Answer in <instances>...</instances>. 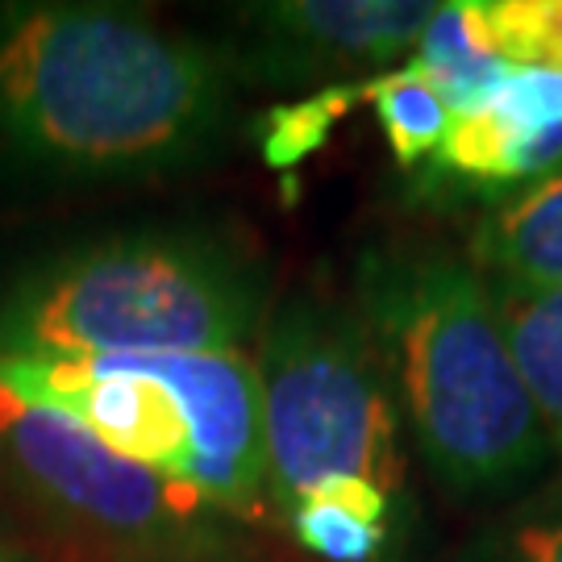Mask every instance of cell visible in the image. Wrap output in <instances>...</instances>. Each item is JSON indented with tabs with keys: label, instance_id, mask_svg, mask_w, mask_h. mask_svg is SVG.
<instances>
[{
	"label": "cell",
	"instance_id": "obj_1",
	"mask_svg": "<svg viewBox=\"0 0 562 562\" xmlns=\"http://www.w3.org/2000/svg\"><path fill=\"white\" fill-rule=\"evenodd\" d=\"M225 117L204 46L104 4L0 9V146L76 176L150 171L201 155Z\"/></svg>",
	"mask_w": 562,
	"mask_h": 562
},
{
	"label": "cell",
	"instance_id": "obj_2",
	"mask_svg": "<svg viewBox=\"0 0 562 562\" xmlns=\"http://www.w3.org/2000/svg\"><path fill=\"white\" fill-rule=\"evenodd\" d=\"M359 322L450 492H508L542 467L550 442L480 267L442 250H367Z\"/></svg>",
	"mask_w": 562,
	"mask_h": 562
},
{
	"label": "cell",
	"instance_id": "obj_3",
	"mask_svg": "<svg viewBox=\"0 0 562 562\" xmlns=\"http://www.w3.org/2000/svg\"><path fill=\"white\" fill-rule=\"evenodd\" d=\"M259 283L192 234H125L42 262L0 304L4 359H117L241 350Z\"/></svg>",
	"mask_w": 562,
	"mask_h": 562
},
{
	"label": "cell",
	"instance_id": "obj_4",
	"mask_svg": "<svg viewBox=\"0 0 562 562\" xmlns=\"http://www.w3.org/2000/svg\"><path fill=\"white\" fill-rule=\"evenodd\" d=\"M267 475L288 508L329 480L396 496L404 480L396 408L375 341L355 313L296 296L271 317L259 359Z\"/></svg>",
	"mask_w": 562,
	"mask_h": 562
},
{
	"label": "cell",
	"instance_id": "obj_5",
	"mask_svg": "<svg viewBox=\"0 0 562 562\" xmlns=\"http://www.w3.org/2000/svg\"><path fill=\"white\" fill-rule=\"evenodd\" d=\"M0 459L50 513L130 550L180 546L201 525L196 487L109 450L76 417L0 380Z\"/></svg>",
	"mask_w": 562,
	"mask_h": 562
},
{
	"label": "cell",
	"instance_id": "obj_6",
	"mask_svg": "<svg viewBox=\"0 0 562 562\" xmlns=\"http://www.w3.org/2000/svg\"><path fill=\"white\" fill-rule=\"evenodd\" d=\"M0 380H9L34 401L63 408L109 450L159 471L167 480L188 483L192 475V429L180 396L138 355H117V359L0 355Z\"/></svg>",
	"mask_w": 562,
	"mask_h": 562
},
{
	"label": "cell",
	"instance_id": "obj_7",
	"mask_svg": "<svg viewBox=\"0 0 562 562\" xmlns=\"http://www.w3.org/2000/svg\"><path fill=\"white\" fill-rule=\"evenodd\" d=\"M183 404L192 429L188 483L213 508L250 513L271 487L262 438L259 367L241 350L209 355H138Z\"/></svg>",
	"mask_w": 562,
	"mask_h": 562
},
{
	"label": "cell",
	"instance_id": "obj_8",
	"mask_svg": "<svg viewBox=\"0 0 562 562\" xmlns=\"http://www.w3.org/2000/svg\"><path fill=\"white\" fill-rule=\"evenodd\" d=\"M438 4L425 0H280L250 9L259 71L276 83L346 76L413 59Z\"/></svg>",
	"mask_w": 562,
	"mask_h": 562
},
{
	"label": "cell",
	"instance_id": "obj_9",
	"mask_svg": "<svg viewBox=\"0 0 562 562\" xmlns=\"http://www.w3.org/2000/svg\"><path fill=\"white\" fill-rule=\"evenodd\" d=\"M434 167L462 183L529 188L562 171V71L513 67L501 92L450 121Z\"/></svg>",
	"mask_w": 562,
	"mask_h": 562
},
{
	"label": "cell",
	"instance_id": "obj_10",
	"mask_svg": "<svg viewBox=\"0 0 562 562\" xmlns=\"http://www.w3.org/2000/svg\"><path fill=\"white\" fill-rule=\"evenodd\" d=\"M475 262L487 280L562 292V171L513 192L480 225Z\"/></svg>",
	"mask_w": 562,
	"mask_h": 562
},
{
	"label": "cell",
	"instance_id": "obj_11",
	"mask_svg": "<svg viewBox=\"0 0 562 562\" xmlns=\"http://www.w3.org/2000/svg\"><path fill=\"white\" fill-rule=\"evenodd\" d=\"M408 67H417L425 80L442 92V101L450 104L454 117L475 113L513 76V63H504V55L492 42L483 0L438 4V13L425 25Z\"/></svg>",
	"mask_w": 562,
	"mask_h": 562
},
{
	"label": "cell",
	"instance_id": "obj_12",
	"mask_svg": "<svg viewBox=\"0 0 562 562\" xmlns=\"http://www.w3.org/2000/svg\"><path fill=\"white\" fill-rule=\"evenodd\" d=\"M492 283L501 308L508 350L517 359L525 392L538 408V422L550 450L562 454V292L521 288V283Z\"/></svg>",
	"mask_w": 562,
	"mask_h": 562
},
{
	"label": "cell",
	"instance_id": "obj_13",
	"mask_svg": "<svg viewBox=\"0 0 562 562\" xmlns=\"http://www.w3.org/2000/svg\"><path fill=\"white\" fill-rule=\"evenodd\" d=\"M292 529L325 562H375L392 529V496L367 480H329L292 504Z\"/></svg>",
	"mask_w": 562,
	"mask_h": 562
},
{
	"label": "cell",
	"instance_id": "obj_14",
	"mask_svg": "<svg viewBox=\"0 0 562 562\" xmlns=\"http://www.w3.org/2000/svg\"><path fill=\"white\" fill-rule=\"evenodd\" d=\"M362 101L375 109L383 138L392 146V159L401 167H417V162L434 159L450 134V121H454L442 92L408 63L401 71L362 80Z\"/></svg>",
	"mask_w": 562,
	"mask_h": 562
},
{
	"label": "cell",
	"instance_id": "obj_15",
	"mask_svg": "<svg viewBox=\"0 0 562 562\" xmlns=\"http://www.w3.org/2000/svg\"><path fill=\"white\" fill-rule=\"evenodd\" d=\"M355 104H362V80L359 83H325L313 97L292 104H276L271 113H262L259 121V150L262 162L276 171H292L301 167L313 150H322L325 138L334 134Z\"/></svg>",
	"mask_w": 562,
	"mask_h": 562
},
{
	"label": "cell",
	"instance_id": "obj_16",
	"mask_svg": "<svg viewBox=\"0 0 562 562\" xmlns=\"http://www.w3.org/2000/svg\"><path fill=\"white\" fill-rule=\"evenodd\" d=\"M483 18L504 63L562 71V0H483Z\"/></svg>",
	"mask_w": 562,
	"mask_h": 562
},
{
	"label": "cell",
	"instance_id": "obj_17",
	"mask_svg": "<svg viewBox=\"0 0 562 562\" xmlns=\"http://www.w3.org/2000/svg\"><path fill=\"white\" fill-rule=\"evenodd\" d=\"M513 562H562V513L525 525L513 538Z\"/></svg>",
	"mask_w": 562,
	"mask_h": 562
},
{
	"label": "cell",
	"instance_id": "obj_18",
	"mask_svg": "<svg viewBox=\"0 0 562 562\" xmlns=\"http://www.w3.org/2000/svg\"><path fill=\"white\" fill-rule=\"evenodd\" d=\"M0 562H13V554H9V550H4V546H0Z\"/></svg>",
	"mask_w": 562,
	"mask_h": 562
}]
</instances>
